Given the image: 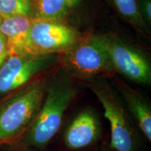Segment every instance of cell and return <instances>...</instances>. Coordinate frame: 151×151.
<instances>
[{"instance_id": "obj_13", "label": "cell", "mask_w": 151, "mask_h": 151, "mask_svg": "<svg viewBox=\"0 0 151 151\" xmlns=\"http://www.w3.org/2000/svg\"><path fill=\"white\" fill-rule=\"evenodd\" d=\"M34 0H0V16L2 18L15 16L33 18Z\"/></svg>"}, {"instance_id": "obj_12", "label": "cell", "mask_w": 151, "mask_h": 151, "mask_svg": "<svg viewBox=\"0 0 151 151\" xmlns=\"http://www.w3.org/2000/svg\"><path fill=\"white\" fill-rule=\"evenodd\" d=\"M119 14L143 33L150 34L148 25L141 14L137 0H112Z\"/></svg>"}, {"instance_id": "obj_11", "label": "cell", "mask_w": 151, "mask_h": 151, "mask_svg": "<svg viewBox=\"0 0 151 151\" xmlns=\"http://www.w3.org/2000/svg\"><path fill=\"white\" fill-rule=\"evenodd\" d=\"M33 18L38 20H63L69 12L67 0H34Z\"/></svg>"}, {"instance_id": "obj_15", "label": "cell", "mask_w": 151, "mask_h": 151, "mask_svg": "<svg viewBox=\"0 0 151 151\" xmlns=\"http://www.w3.org/2000/svg\"><path fill=\"white\" fill-rule=\"evenodd\" d=\"M9 50L6 45V41L4 37L0 33V66L3 63L6 58L9 56Z\"/></svg>"}, {"instance_id": "obj_10", "label": "cell", "mask_w": 151, "mask_h": 151, "mask_svg": "<svg viewBox=\"0 0 151 151\" xmlns=\"http://www.w3.org/2000/svg\"><path fill=\"white\" fill-rule=\"evenodd\" d=\"M118 88L125 100L130 112L139 124V127L149 141H151V111L148 103L142 96L119 81Z\"/></svg>"}, {"instance_id": "obj_3", "label": "cell", "mask_w": 151, "mask_h": 151, "mask_svg": "<svg viewBox=\"0 0 151 151\" xmlns=\"http://www.w3.org/2000/svg\"><path fill=\"white\" fill-rule=\"evenodd\" d=\"M76 95V89L63 81L52 83L46 88L44 99L32 123L29 140L43 148L56 134L68 106Z\"/></svg>"}, {"instance_id": "obj_9", "label": "cell", "mask_w": 151, "mask_h": 151, "mask_svg": "<svg viewBox=\"0 0 151 151\" xmlns=\"http://www.w3.org/2000/svg\"><path fill=\"white\" fill-rule=\"evenodd\" d=\"M34 20L35 18L28 16L2 18L0 33L5 38L9 55H30L29 33Z\"/></svg>"}, {"instance_id": "obj_17", "label": "cell", "mask_w": 151, "mask_h": 151, "mask_svg": "<svg viewBox=\"0 0 151 151\" xmlns=\"http://www.w3.org/2000/svg\"><path fill=\"white\" fill-rule=\"evenodd\" d=\"M1 20H2V18H1V16H0V23H1Z\"/></svg>"}, {"instance_id": "obj_5", "label": "cell", "mask_w": 151, "mask_h": 151, "mask_svg": "<svg viewBox=\"0 0 151 151\" xmlns=\"http://www.w3.org/2000/svg\"><path fill=\"white\" fill-rule=\"evenodd\" d=\"M55 54L9 55L0 66V94L14 92L55 62Z\"/></svg>"}, {"instance_id": "obj_16", "label": "cell", "mask_w": 151, "mask_h": 151, "mask_svg": "<svg viewBox=\"0 0 151 151\" xmlns=\"http://www.w3.org/2000/svg\"><path fill=\"white\" fill-rule=\"evenodd\" d=\"M68 4H69V7L71 8V7L75 6L76 5H77L80 2L81 0H67Z\"/></svg>"}, {"instance_id": "obj_14", "label": "cell", "mask_w": 151, "mask_h": 151, "mask_svg": "<svg viewBox=\"0 0 151 151\" xmlns=\"http://www.w3.org/2000/svg\"><path fill=\"white\" fill-rule=\"evenodd\" d=\"M139 6L141 14L145 21L150 23L151 21V1L150 0H139Z\"/></svg>"}, {"instance_id": "obj_8", "label": "cell", "mask_w": 151, "mask_h": 151, "mask_svg": "<svg viewBox=\"0 0 151 151\" xmlns=\"http://www.w3.org/2000/svg\"><path fill=\"white\" fill-rule=\"evenodd\" d=\"M99 132V123L95 114L90 111H84L76 117L67 128L65 142L71 149L85 148L97 140Z\"/></svg>"}, {"instance_id": "obj_4", "label": "cell", "mask_w": 151, "mask_h": 151, "mask_svg": "<svg viewBox=\"0 0 151 151\" xmlns=\"http://www.w3.org/2000/svg\"><path fill=\"white\" fill-rule=\"evenodd\" d=\"M80 34L62 20L35 19L29 33V54H60L74 44Z\"/></svg>"}, {"instance_id": "obj_2", "label": "cell", "mask_w": 151, "mask_h": 151, "mask_svg": "<svg viewBox=\"0 0 151 151\" xmlns=\"http://www.w3.org/2000/svg\"><path fill=\"white\" fill-rule=\"evenodd\" d=\"M58 58L69 74L80 79L109 75L114 70L103 35L81 36L72 46L60 53Z\"/></svg>"}, {"instance_id": "obj_7", "label": "cell", "mask_w": 151, "mask_h": 151, "mask_svg": "<svg viewBox=\"0 0 151 151\" xmlns=\"http://www.w3.org/2000/svg\"><path fill=\"white\" fill-rule=\"evenodd\" d=\"M103 35L113 69L132 81L150 84L151 67L148 58L116 34Z\"/></svg>"}, {"instance_id": "obj_1", "label": "cell", "mask_w": 151, "mask_h": 151, "mask_svg": "<svg viewBox=\"0 0 151 151\" xmlns=\"http://www.w3.org/2000/svg\"><path fill=\"white\" fill-rule=\"evenodd\" d=\"M46 79L34 78L20 88L0 106V143L16 140L32 123L42 104Z\"/></svg>"}, {"instance_id": "obj_6", "label": "cell", "mask_w": 151, "mask_h": 151, "mask_svg": "<svg viewBox=\"0 0 151 151\" xmlns=\"http://www.w3.org/2000/svg\"><path fill=\"white\" fill-rule=\"evenodd\" d=\"M91 89L104 109V116L110 122L111 145L116 151H134V136L127 115L118 97L109 85L94 83Z\"/></svg>"}]
</instances>
